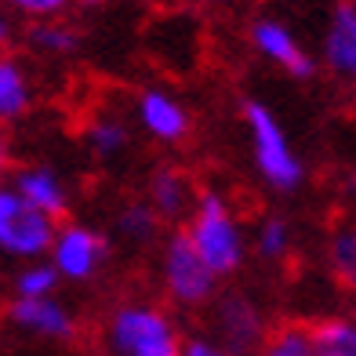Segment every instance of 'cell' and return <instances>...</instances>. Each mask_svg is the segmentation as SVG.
Instances as JSON below:
<instances>
[{
	"mask_svg": "<svg viewBox=\"0 0 356 356\" xmlns=\"http://www.w3.org/2000/svg\"><path fill=\"white\" fill-rule=\"evenodd\" d=\"M160 222L153 215V207L145 204V200H127L120 211H117V233L124 236V244H131V248H149L160 240Z\"/></svg>",
	"mask_w": 356,
	"mask_h": 356,
	"instance_id": "obj_20",
	"label": "cell"
},
{
	"mask_svg": "<svg viewBox=\"0 0 356 356\" xmlns=\"http://www.w3.org/2000/svg\"><path fill=\"white\" fill-rule=\"evenodd\" d=\"M0 4L22 22H47V19H66V11L76 0H0Z\"/></svg>",
	"mask_w": 356,
	"mask_h": 356,
	"instance_id": "obj_23",
	"label": "cell"
},
{
	"mask_svg": "<svg viewBox=\"0 0 356 356\" xmlns=\"http://www.w3.org/2000/svg\"><path fill=\"white\" fill-rule=\"evenodd\" d=\"M76 4H84V8H106V4H113V0H76Z\"/></svg>",
	"mask_w": 356,
	"mask_h": 356,
	"instance_id": "obj_28",
	"label": "cell"
},
{
	"mask_svg": "<svg viewBox=\"0 0 356 356\" xmlns=\"http://www.w3.org/2000/svg\"><path fill=\"white\" fill-rule=\"evenodd\" d=\"M204 8H229V4H236V0H200Z\"/></svg>",
	"mask_w": 356,
	"mask_h": 356,
	"instance_id": "obj_27",
	"label": "cell"
},
{
	"mask_svg": "<svg viewBox=\"0 0 356 356\" xmlns=\"http://www.w3.org/2000/svg\"><path fill=\"white\" fill-rule=\"evenodd\" d=\"M254 356H316L309 323L287 320V323L269 327L266 338H262V346L254 349Z\"/></svg>",
	"mask_w": 356,
	"mask_h": 356,
	"instance_id": "obj_19",
	"label": "cell"
},
{
	"mask_svg": "<svg viewBox=\"0 0 356 356\" xmlns=\"http://www.w3.org/2000/svg\"><path fill=\"white\" fill-rule=\"evenodd\" d=\"M248 44L254 47V55L262 62L277 66L287 76H295V80H313L316 76V58L309 55V47L295 37V29L287 22L273 19V15H258L248 26Z\"/></svg>",
	"mask_w": 356,
	"mask_h": 356,
	"instance_id": "obj_9",
	"label": "cell"
},
{
	"mask_svg": "<svg viewBox=\"0 0 356 356\" xmlns=\"http://www.w3.org/2000/svg\"><path fill=\"white\" fill-rule=\"evenodd\" d=\"M26 44H29L33 55L62 62V58H73L80 51V33H76V26H70L66 19H47V22H29Z\"/></svg>",
	"mask_w": 356,
	"mask_h": 356,
	"instance_id": "obj_17",
	"label": "cell"
},
{
	"mask_svg": "<svg viewBox=\"0 0 356 356\" xmlns=\"http://www.w3.org/2000/svg\"><path fill=\"white\" fill-rule=\"evenodd\" d=\"M135 127L156 145H182L193 135V113L178 91L145 84L135 95Z\"/></svg>",
	"mask_w": 356,
	"mask_h": 356,
	"instance_id": "obj_8",
	"label": "cell"
},
{
	"mask_svg": "<svg viewBox=\"0 0 356 356\" xmlns=\"http://www.w3.org/2000/svg\"><path fill=\"white\" fill-rule=\"evenodd\" d=\"M109 254H113V244L102 229L66 218L55 225L51 248H47V262L55 266L62 284H91L109 266Z\"/></svg>",
	"mask_w": 356,
	"mask_h": 356,
	"instance_id": "obj_6",
	"label": "cell"
},
{
	"mask_svg": "<svg viewBox=\"0 0 356 356\" xmlns=\"http://www.w3.org/2000/svg\"><path fill=\"white\" fill-rule=\"evenodd\" d=\"M248 248L262 262H284L295 254V225L284 215H262L248 233Z\"/></svg>",
	"mask_w": 356,
	"mask_h": 356,
	"instance_id": "obj_16",
	"label": "cell"
},
{
	"mask_svg": "<svg viewBox=\"0 0 356 356\" xmlns=\"http://www.w3.org/2000/svg\"><path fill=\"white\" fill-rule=\"evenodd\" d=\"M320 66L327 70L331 80L356 91V11L346 0L334 4V11L327 15L320 37Z\"/></svg>",
	"mask_w": 356,
	"mask_h": 356,
	"instance_id": "obj_12",
	"label": "cell"
},
{
	"mask_svg": "<svg viewBox=\"0 0 356 356\" xmlns=\"http://www.w3.org/2000/svg\"><path fill=\"white\" fill-rule=\"evenodd\" d=\"M197 182H193V175L182 171V168H156L149 175V182H145V204L153 207V215L160 222H186L193 204H197Z\"/></svg>",
	"mask_w": 356,
	"mask_h": 356,
	"instance_id": "obj_13",
	"label": "cell"
},
{
	"mask_svg": "<svg viewBox=\"0 0 356 356\" xmlns=\"http://www.w3.org/2000/svg\"><path fill=\"white\" fill-rule=\"evenodd\" d=\"M207 309H211V338L215 342H222L236 356H254V349L262 346V338L269 331L262 305L251 295H244V291H225V295L218 291Z\"/></svg>",
	"mask_w": 356,
	"mask_h": 356,
	"instance_id": "obj_7",
	"label": "cell"
},
{
	"mask_svg": "<svg viewBox=\"0 0 356 356\" xmlns=\"http://www.w3.org/2000/svg\"><path fill=\"white\" fill-rule=\"evenodd\" d=\"M156 277H160V287H164V298L171 305H178V309H193V313L207 309L222 291V284L200 262V254L193 251V244L186 240L182 229L168 233L164 244H160Z\"/></svg>",
	"mask_w": 356,
	"mask_h": 356,
	"instance_id": "obj_4",
	"label": "cell"
},
{
	"mask_svg": "<svg viewBox=\"0 0 356 356\" xmlns=\"http://www.w3.org/2000/svg\"><path fill=\"white\" fill-rule=\"evenodd\" d=\"M58 287H62V277L47 258L22 262L11 273V298H51L58 295Z\"/></svg>",
	"mask_w": 356,
	"mask_h": 356,
	"instance_id": "obj_21",
	"label": "cell"
},
{
	"mask_svg": "<svg viewBox=\"0 0 356 356\" xmlns=\"http://www.w3.org/2000/svg\"><path fill=\"white\" fill-rule=\"evenodd\" d=\"M182 233L218 284L240 277V269L251 258L248 225L236 215L233 200L222 189H200L197 193V204H193Z\"/></svg>",
	"mask_w": 356,
	"mask_h": 356,
	"instance_id": "obj_1",
	"label": "cell"
},
{
	"mask_svg": "<svg viewBox=\"0 0 356 356\" xmlns=\"http://www.w3.org/2000/svg\"><path fill=\"white\" fill-rule=\"evenodd\" d=\"M15 37H19V19L0 4V51H11Z\"/></svg>",
	"mask_w": 356,
	"mask_h": 356,
	"instance_id": "obj_26",
	"label": "cell"
},
{
	"mask_svg": "<svg viewBox=\"0 0 356 356\" xmlns=\"http://www.w3.org/2000/svg\"><path fill=\"white\" fill-rule=\"evenodd\" d=\"M346 4H349V8H353V11H356V0H346Z\"/></svg>",
	"mask_w": 356,
	"mask_h": 356,
	"instance_id": "obj_29",
	"label": "cell"
},
{
	"mask_svg": "<svg viewBox=\"0 0 356 356\" xmlns=\"http://www.w3.org/2000/svg\"><path fill=\"white\" fill-rule=\"evenodd\" d=\"M80 135H84V145L91 149L95 160L113 164V160H120L127 149H131L135 127H131V120H127L124 109H117V106H99V109H91L88 117H84Z\"/></svg>",
	"mask_w": 356,
	"mask_h": 356,
	"instance_id": "obj_14",
	"label": "cell"
},
{
	"mask_svg": "<svg viewBox=\"0 0 356 356\" xmlns=\"http://www.w3.org/2000/svg\"><path fill=\"white\" fill-rule=\"evenodd\" d=\"M8 186L19 193L26 204H33L40 215H47L51 222H66L70 211H73V186L70 178L62 175L58 168L51 164H22L8 175Z\"/></svg>",
	"mask_w": 356,
	"mask_h": 356,
	"instance_id": "obj_10",
	"label": "cell"
},
{
	"mask_svg": "<svg viewBox=\"0 0 356 356\" xmlns=\"http://www.w3.org/2000/svg\"><path fill=\"white\" fill-rule=\"evenodd\" d=\"M244 127H248V145H251V164L258 178L266 182V189L291 197L305 186V160L295 149L287 127L280 120V113L262 99H248L244 109Z\"/></svg>",
	"mask_w": 356,
	"mask_h": 356,
	"instance_id": "obj_3",
	"label": "cell"
},
{
	"mask_svg": "<svg viewBox=\"0 0 356 356\" xmlns=\"http://www.w3.org/2000/svg\"><path fill=\"white\" fill-rule=\"evenodd\" d=\"M309 331L316 356H356V316H323Z\"/></svg>",
	"mask_w": 356,
	"mask_h": 356,
	"instance_id": "obj_22",
	"label": "cell"
},
{
	"mask_svg": "<svg viewBox=\"0 0 356 356\" xmlns=\"http://www.w3.org/2000/svg\"><path fill=\"white\" fill-rule=\"evenodd\" d=\"M106 356H178L182 327L153 298H120L102 323Z\"/></svg>",
	"mask_w": 356,
	"mask_h": 356,
	"instance_id": "obj_2",
	"label": "cell"
},
{
	"mask_svg": "<svg viewBox=\"0 0 356 356\" xmlns=\"http://www.w3.org/2000/svg\"><path fill=\"white\" fill-rule=\"evenodd\" d=\"M8 323L40 342H73L80 331V320L58 295L51 298H11L8 302Z\"/></svg>",
	"mask_w": 356,
	"mask_h": 356,
	"instance_id": "obj_11",
	"label": "cell"
},
{
	"mask_svg": "<svg viewBox=\"0 0 356 356\" xmlns=\"http://www.w3.org/2000/svg\"><path fill=\"white\" fill-rule=\"evenodd\" d=\"M55 225L47 215H40L33 204H26L8 182H0V262L22 266L47 258Z\"/></svg>",
	"mask_w": 356,
	"mask_h": 356,
	"instance_id": "obj_5",
	"label": "cell"
},
{
	"mask_svg": "<svg viewBox=\"0 0 356 356\" xmlns=\"http://www.w3.org/2000/svg\"><path fill=\"white\" fill-rule=\"evenodd\" d=\"M327 269L338 287L356 295V222L334 225L327 236Z\"/></svg>",
	"mask_w": 356,
	"mask_h": 356,
	"instance_id": "obj_18",
	"label": "cell"
},
{
	"mask_svg": "<svg viewBox=\"0 0 356 356\" xmlns=\"http://www.w3.org/2000/svg\"><path fill=\"white\" fill-rule=\"evenodd\" d=\"M11 171H15V142H11V131L0 124V182H8Z\"/></svg>",
	"mask_w": 356,
	"mask_h": 356,
	"instance_id": "obj_25",
	"label": "cell"
},
{
	"mask_svg": "<svg viewBox=\"0 0 356 356\" xmlns=\"http://www.w3.org/2000/svg\"><path fill=\"white\" fill-rule=\"evenodd\" d=\"M178 356H236V353H229L222 342H215L211 334H182Z\"/></svg>",
	"mask_w": 356,
	"mask_h": 356,
	"instance_id": "obj_24",
	"label": "cell"
},
{
	"mask_svg": "<svg viewBox=\"0 0 356 356\" xmlns=\"http://www.w3.org/2000/svg\"><path fill=\"white\" fill-rule=\"evenodd\" d=\"M37 106V80L29 73V66L11 55L0 51V124H19L26 120Z\"/></svg>",
	"mask_w": 356,
	"mask_h": 356,
	"instance_id": "obj_15",
	"label": "cell"
}]
</instances>
